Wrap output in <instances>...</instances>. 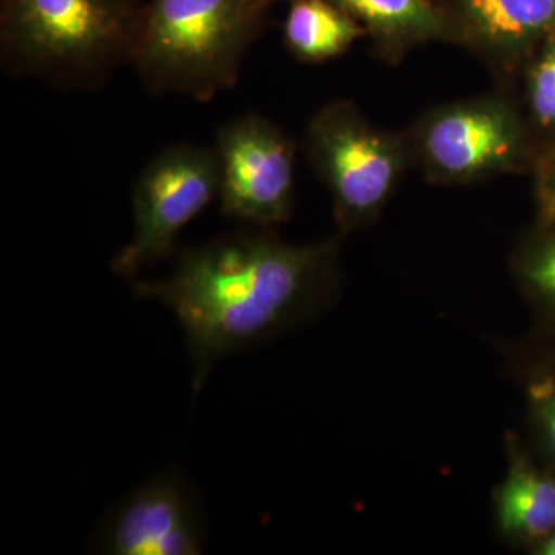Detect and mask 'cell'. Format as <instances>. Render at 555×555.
<instances>
[{"instance_id":"6da1fadb","label":"cell","mask_w":555,"mask_h":555,"mask_svg":"<svg viewBox=\"0 0 555 555\" xmlns=\"http://www.w3.org/2000/svg\"><path fill=\"white\" fill-rule=\"evenodd\" d=\"M339 288V236L298 246L254 228L179 251L169 275L137 281L133 294L178 318L199 392L222 358L308 323Z\"/></svg>"},{"instance_id":"7a4b0ae2","label":"cell","mask_w":555,"mask_h":555,"mask_svg":"<svg viewBox=\"0 0 555 555\" xmlns=\"http://www.w3.org/2000/svg\"><path fill=\"white\" fill-rule=\"evenodd\" d=\"M141 0H2L3 65L61 87H93L131 62Z\"/></svg>"},{"instance_id":"3957f363","label":"cell","mask_w":555,"mask_h":555,"mask_svg":"<svg viewBox=\"0 0 555 555\" xmlns=\"http://www.w3.org/2000/svg\"><path fill=\"white\" fill-rule=\"evenodd\" d=\"M262 17L251 0H149L130 64L152 93L211 101L238 82Z\"/></svg>"},{"instance_id":"277c9868","label":"cell","mask_w":555,"mask_h":555,"mask_svg":"<svg viewBox=\"0 0 555 555\" xmlns=\"http://www.w3.org/2000/svg\"><path fill=\"white\" fill-rule=\"evenodd\" d=\"M404 133L412 167L433 184L521 173L539 152L524 109L503 91L427 109Z\"/></svg>"},{"instance_id":"5b68a950","label":"cell","mask_w":555,"mask_h":555,"mask_svg":"<svg viewBox=\"0 0 555 555\" xmlns=\"http://www.w3.org/2000/svg\"><path fill=\"white\" fill-rule=\"evenodd\" d=\"M305 149L341 235L371 228L412 167L406 133L375 126L347 100L327 102L310 118Z\"/></svg>"},{"instance_id":"8992f818","label":"cell","mask_w":555,"mask_h":555,"mask_svg":"<svg viewBox=\"0 0 555 555\" xmlns=\"http://www.w3.org/2000/svg\"><path fill=\"white\" fill-rule=\"evenodd\" d=\"M219 195V163L214 147L178 144L158 153L133 190V236L112 261L122 278L169 258L182 230Z\"/></svg>"},{"instance_id":"52a82bcc","label":"cell","mask_w":555,"mask_h":555,"mask_svg":"<svg viewBox=\"0 0 555 555\" xmlns=\"http://www.w3.org/2000/svg\"><path fill=\"white\" fill-rule=\"evenodd\" d=\"M219 206L251 228L275 229L294 211L297 145L259 115L229 120L217 131Z\"/></svg>"},{"instance_id":"ba28073f","label":"cell","mask_w":555,"mask_h":555,"mask_svg":"<svg viewBox=\"0 0 555 555\" xmlns=\"http://www.w3.org/2000/svg\"><path fill=\"white\" fill-rule=\"evenodd\" d=\"M207 539L198 492L177 467L163 470L120 499L98 526L94 553L196 555Z\"/></svg>"},{"instance_id":"9c48e42d","label":"cell","mask_w":555,"mask_h":555,"mask_svg":"<svg viewBox=\"0 0 555 555\" xmlns=\"http://www.w3.org/2000/svg\"><path fill=\"white\" fill-rule=\"evenodd\" d=\"M452 43L476 53L500 79L524 72L555 31V0H433Z\"/></svg>"},{"instance_id":"30bf717a","label":"cell","mask_w":555,"mask_h":555,"mask_svg":"<svg viewBox=\"0 0 555 555\" xmlns=\"http://www.w3.org/2000/svg\"><path fill=\"white\" fill-rule=\"evenodd\" d=\"M506 474L494 494L495 526L531 553L555 531V473L517 434L506 437Z\"/></svg>"},{"instance_id":"8fae6325","label":"cell","mask_w":555,"mask_h":555,"mask_svg":"<svg viewBox=\"0 0 555 555\" xmlns=\"http://www.w3.org/2000/svg\"><path fill=\"white\" fill-rule=\"evenodd\" d=\"M361 25L379 60L398 64L434 42H451L447 20L433 0H331Z\"/></svg>"},{"instance_id":"7c38bea8","label":"cell","mask_w":555,"mask_h":555,"mask_svg":"<svg viewBox=\"0 0 555 555\" xmlns=\"http://www.w3.org/2000/svg\"><path fill=\"white\" fill-rule=\"evenodd\" d=\"M283 36L295 60L323 64L343 56L366 33L331 0H291Z\"/></svg>"},{"instance_id":"4fadbf2b","label":"cell","mask_w":555,"mask_h":555,"mask_svg":"<svg viewBox=\"0 0 555 555\" xmlns=\"http://www.w3.org/2000/svg\"><path fill=\"white\" fill-rule=\"evenodd\" d=\"M531 448L555 473V335L540 331L521 369Z\"/></svg>"},{"instance_id":"5bb4252c","label":"cell","mask_w":555,"mask_h":555,"mask_svg":"<svg viewBox=\"0 0 555 555\" xmlns=\"http://www.w3.org/2000/svg\"><path fill=\"white\" fill-rule=\"evenodd\" d=\"M514 278L540 320L555 335V224H535L511 259Z\"/></svg>"},{"instance_id":"9a60e30c","label":"cell","mask_w":555,"mask_h":555,"mask_svg":"<svg viewBox=\"0 0 555 555\" xmlns=\"http://www.w3.org/2000/svg\"><path fill=\"white\" fill-rule=\"evenodd\" d=\"M524 75L529 126L532 124L555 139V31L526 62Z\"/></svg>"},{"instance_id":"2e32d148","label":"cell","mask_w":555,"mask_h":555,"mask_svg":"<svg viewBox=\"0 0 555 555\" xmlns=\"http://www.w3.org/2000/svg\"><path fill=\"white\" fill-rule=\"evenodd\" d=\"M532 171L537 224H555V139L539 149Z\"/></svg>"},{"instance_id":"e0dca14e","label":"cell","mask_w":555,"mask_h":555,"mask_svg":"<svg viewBox=\"0 0 555 555\" xmlns=\"http://www.w3.org/2000/svg\"><path fill=\"white\" fill-rule=\"evenodd\" d=\"M531 554L535 555H555V531L550 537H546L540 545H537Z\"/></svg>"},{"instance_id":"ac0fdd59","label":"cell","mask_w":555,"mask_h":555,"mask_svg":"<svg viewBox=\"0 0 555 555\" xmlns=\"http://www.w3.org/2000/svg\"><path fill=\"white\" fill-rule=\"evenodd\" d=\"M273 2H276V0H251V3H254L258 10H261L262 13H266V10H268Z\"/></svg>"}]
</instances>
